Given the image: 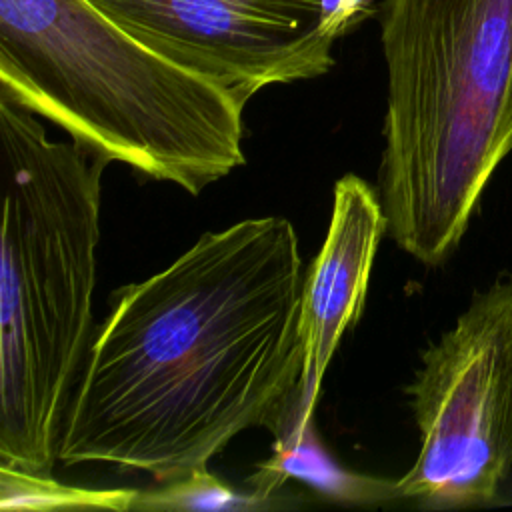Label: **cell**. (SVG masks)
Returning <instances> with one entry per match:
<instances>
[{"mask_svg":"<svg viewBox=\"0 0 512 512\" xmlns=\"http://www.w3.org/2000/svg\"><path fill=\"white\" fill-rule=\"evenodd\" d=\"M388 234L378 192L356 174L334 184L332 214L324 242L304 274L300 336L304 364L294 408L314 416L324 374L366 304L376 250Z\"/></svg>","mask_w":512,"mask_h":512,"instance_id":"7","label":"cell"},{"mask_svg":"<svg viewBox=\"0 0 512 512\" xmlns=\"http://www.w3.org/2000/svg\"><path fill=\"white\" fill-rule=\"evenodd\" d=\"M304 262L282 216L204 232L154 276L124 286L88 346L58 460L170 482L232 438L274 436L296 402Z\"/></svg>","mask_w":512,"mask_h":512,"instance_id":"1","label":"cell"},{"mask_svg":"<svg viewBox=\"0 0 512 512\" xmlns=\"http://www.w3.org/2000/svg\"><path fill=\"white\" fill-rule=\"evenodd\" d=\"M134 488H82L0 464V510H132Z\"/></svg>","mask_w":512,"mask_h":512,"instance_id":"10","label":"cell"},{"mask_svg":"<svg viewBox=\"0 0 512 512\" xmlns=\"http://www.w3.org/2000/svg\"><path fill=\"white\" fill-rule=\"evenodd\" d=\"M0 94L194 196L246 162V104L90 0H0Z\"/></svg>","mask_w":512,"mask_h":512,"instance_id":"3","label":"cell"},{"mask_svg":"<svg viewBox=\"0 0 512 512\" xmlns=\"http://www.w3.org/2000/svg\"><path fill=\"white\" fill-rule=\"evenodd\" d=\"M108 158L0 94V464L50 474L92 342Z\"/></svg>","mask_w":512,"mask_h":512,"instance_id":"2","label":"cell"},{"mask_svg":"<svg viewBox=\"0 0 512 512\" xmlns=\"http://www.w3.org/2000/svg\"><path fill=\"white\" fill-rule=\"evenodd\" d=\"M286 480H298L320 498L338 504L376 506L400 500L396 480L360 474L338 464L324 448L314 416H302L294 406L274 436L270 458L256 464L246 486L276 494Z\"/></svg>","mask_w":512,"mask_h":512,"instance_id":"8","label":"cell"},{"mask_svg":"<svg viewBox=\"0 0 512 512\" xmlns=\"http://www.w3.org/2000/svg\"><path fill=\"white\" fill-rule=\"evenodd\" d=\"M160 54L236 94L244 104L276 84L334 66L336 40L320 0H90Z\"/></svg>","mask_w":512,"mask_h":512,"instance_id":"6","label":"cell"},{"mask_svg":"<svg viewBox=\"0 0 512 512\" xmlns=\"http://www.w3.org/2000/svg\"><path fill=\"white\" fill-rule=\"evenodd\" d=\"M376 6L378 0H320L322 26L334 40H340L372 16Z\"/></svg>","mask_w":512,"mask_h":512,"instance_id":"11","label":"cell"},{"mask_svg":"<svg viewBox=\"0 0 512 512\" xmlns=\"http://www.w3.org/2000/svg\"><path fill=\"white\" fill-rule=\"evenodd\" d=\"M420 450L398 498L426 510L486 506L512 470V270L474 292L406 386Z\"/></svg>","mask_w":512,"mask_h":512,"instance_id":"5","label":"cell"},{"mask_svg":"<svg viewBox=\"0 0 512 512\" xmlns=\"http://www.w3.org/2000/svg\"><path fill=\"white\" fill-rule=\"evenodd\" d=\"M284 494H266L254 488L234 490L208 468L194 470L170 482H158L154 488L138 490L134 508L138 512H176V510H234V512H262L294 508Z\"/></svg>","mask_w":512,"mask_h":512,"instance_id":"9","label":"cell"},{"mask_svg":"<svg viewBox=\"0 0 512 512\" xmlns=\"http://www.w3.org/2000/svg\"><path fill=\"white\" fill-rule=\"evenodd\" d=\"M388 236L444 264L512 150V0H384Z\"/></svg>","mask_w":512,"mask_h":512,"instance_id":"4","label":"cell"}]
</instances>
